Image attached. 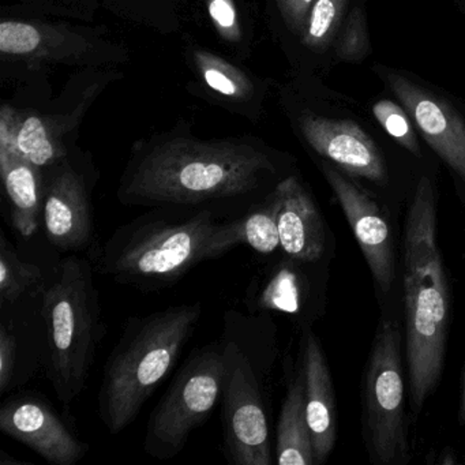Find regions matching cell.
<instances>
[{
  "instance_id": "cell-5",
  "label": "cell",
  "mask_w": 465,
  "mask_h": 465,
  "mask_svg": "<svg viewBox=\"0 0 465 465\" xmlns=\"http://www.w3.org/2000/svg\"><path fill=\"white\" fill-rule=\"evenodd\" d=\"M45 369L59 402L69 408L85 391L97 348L105 334L94 265L67 255L42 298Z\"/></svg>"
},
{
  "instance_id": "cell-21",
  "label": "cell",
  "mask_w": 465,
  "mask_h": 465,
  "mask_svg": "<svg viewBox=\"0 0 465 465\" xmlns=\"http://www.w3.org/2000/svg\"><path fill=\"white\" fill-rule=\"evenodd\" d=\"M64 135L55 122L43 116H28L18 129L17 149L32 164L45 170L66 160L69 152Z\"/></svg>"
},
{
  "instance_id": "cell-3",
  "label": "cell",
  "mask_w": 465,
  "mask_h": 465,
  "mask_svg": "<svg viewBox=\"0 0 465 465\" xmlns=\"http://www.w3.org/2000/svg\"><path fill=\"white\" fill-rule=\"evenodd\" d=\"M203 315V304L182 303L127 321L105 361L97 413L108 432L134 423L149 397L175 367Z\"/></svg>"
},
{
  "instance_id": "cell-18",
  "label": "cell",
  "mask_w": 465,
  "mask_h": 465,
  "mask_svg": "<svg viewBox=\"0 0 465 465\" xmlns=\"http://www.w3.org/2000/svg\"><path fill=\"white\" fill-rule=\"evenodd\" d=\"M0 173L10 203L13 227L23 238H32L43 219L45 179L42 168L32 164L18 152L0 151Z\"/></svg>"
},
{
  "instance_id": "cell-6",
  "label": "cell",
  "mask_w": 465,
  "mask_h": 465,
  "mask_svg": "<svg viewBox=\"0 0 465 465\" xmlns=\"http://www.w3.org/2000/svg\"><path fill=\"white\" fill-rule=\"evenodd\" d=\"M268 312L228 310L220 337L224 353L222 391L223 437L228 461L271 465V431L266 408Z\"/></svg>"
},
{
  "instance_id": "cell-9",
  "label": "cell",
  "mask_w": 465,
  "mask_h": 465,
  "mask_svg": "<svg viewBox=\"0 0 465 465\" xmlns=\"http://www.w3.org/2000/svg\"><path fill=\"white\" fill-rule=\"evenodd\" d=\"M50 168L43 205L48 241L61 252H85L94 241L91 182L66 160Z\"/></svg>"
},
{
  "instance_id": "cell-17",
  "label": "cell",
  "mask_w": 465,
  "mask_h": 465,
  "mask_svg": "<svg viewBox=\"0 0 465 465\" xmlns=\"http://www.w3.org/2000/svg\"><path fill=\"white\" fill-rule=\"evenodd\" d=\"M89 50L88 42L69 32L43 24L4 21L0 24V53L23 61H67Z\"/></svg>"
},
{
  "instance_id": "cell-25",
  "label": "cell",
  "mask_w": 465,
  "mask_h": 465,
  "mask_svg": "<svg viewBox=\"0 0 465 465\" xmlns=\"http://www.w3.org/2000/svg\"><path fill=\"white\" fill-rule=\"evenodd\" d=\"M372 114L389 135L399 141L408 151L419 154L418 141L413 134L407 114L399 105L389 100H381L372 108Z\"/></svg>"
},
{
  "instance_id": "cell-14",
  "label": "cell",
  "mask_w": 465,
  "mask_h": 465,
  "mask_svg": "<svg viewBox=\"0 0 465 465\" xmlns=\"http://www.w3.org/2000/svg\"><path fill=\"white\" fill-rule=\"evenodd\" d=\"M277 201L280 249L301 262H315L326 246L325 224L317 205L296 176L282 179L273 189Z\"/></svg>"
},
{
  "instance_id": "cell-13",
  "label": "cell",
  "mask_w": 465,
  "mask_h": 465,
  "mask_svg": "<svg viewBox=\"0 0 465 465\" xmlns=\"http://www.w3.org/2000/svg\"><path fill=\"white\" fill-rule=\"evenodd\" d=\"M389 84L430 146L465 181L464 122L445 103L400 75H391Z\"/></svg>"
},
{
  "instance_id": "cell-26",
  "label": "cell",
  "mask_w": 465,
  "mask_h": 465,
  "mask_svg": "<svg viewBox=\"0 0 465 465\" xmlns=\"http://www.w3.org/2000/svg\"><path fill=\"white\" fill-rule=\"evenodd\" d=\"M339 15V0H315L312 12L307 18L306 31H304V43L310 47H318L322 45Z\"/></svg>"
},
{
  "instance_id": "cell-27",
  "label": "cell",
  "mask_w": 465,
  "mask_h": 465,
  "mask_svg": "<svg viewBox=\"0 0 465 465\" xmlns=\"http://www.w3.org/2000/svg\"><path fill=\"white\" fill-rule=\"evenodd\" d=\"M208 15L217 34L225 42L236 43L242 40L241 18L233 0H206Z\"/></svg>"
},
{
  "instance_id": "cell-19",
  "label": "cell",
  "mask_w": 465,
  "mask_h": 465,
  "mask_svg": "<svg viewBox=\"0 0 465 465\" xmlns=\"http://www.w3.org/2000/svg\"><path fill=\"white\" fill-rule=\"evenodd\" d=\"M299 262L290 258L261 276L255 274L244 298L247 312L299 314L306 298V282L298 271Z\"/></svg>"
},
{
  "instance_id": "cell-10",
  "label": "cell",
  "mask_w": 465,
  "mask_h": 465,
  "mask_svg": "<svg viewBox=\"0 0 465 465\" xmlns=\"http://www.w3.org/2000/svg\"><path fill=\"white\" fill-rule=\"evenodd\" d=\"M0 431L53 465L77 464L89 451L50 402L37 394L20 393L7 399L0 407Z\"/></svg>"
},
{
  "instance_id": "cell-7",
  "label": "cell",
  "mask_w": 465,
  "mask_h": 465,
  "mask_svg": "<svg viewBox=\"0 0 465 465\" xmlns=\"http://www.w3.org/2000/svg\"><path fill=\"white\" fill-rule=\"evenodd\" d=\"M222 341L190 353L151 413L143 451L156 460H171L186 448L190 435L203 426L222 401L224 380Z\"/></svg>"
},
{
  "instance_id": "cell-24",
  "label": "cell",
  "mask_w": 465,
  "mask_h": 465,
  "mask_svg": "<svg viewBox=\"0 0 465 465\" xmlns=\"http://www.w3.org/2000/svg\"><path fill=\"white\" fill-rule=\"evenodd\" d=\"M20 339L15 323L5 321L0 328V393L17 388L20 377Z\"/></svg>"
},
{
  "instance_id": "cell-23",
  "label": "cell",
  "mask_w": 465,
  "mask_h": 465,
  "mask_svg": "<svg viewBox=\"0 0 465 465\" xmlns=\"http://www.w3.org/2000/svg\"><path fill=\"white\" fill-rule=\"evenodd\" d=\"M194 62L205 85L220 96L233 102H246L252 96L254 86L250 78L220 56L198 50Z\"/></svg>"
},
{
  "instance_id": "cell-16",
  "label": "cell",
  "mask_w": 465,
  "mask_h": 465,
  "mask_svg": "<svg viewBox=\"0 0 465 465\" xmlns=\"http://www.w3.org/2000/svg\"><path fill=\"white\" fill-rule=\"evenodd\" d=\"M246 244L260 254L280 249L277 201L273 190L260 203L228 222H217L206 242L203 260H219L235 247Z\"/></svg>"
},
{
  "instance_id": "cell-22",
  "label": "cell",
  "mask_w": 465,
  "mask_h": 465,
  "mask_svg": "<svg viewBox=\"0 0 465 465\" xmlns=\"http://www.w3.org/2000/svg\"><path fill=\"white\" fill-rule=\"evenodd\" d=\"M45 276L35 263L21 260L5 233L0 235V302L15 306L26 296H35L43 288Z\"/></svg>"
},
{
  "instance_id": "cell-28",
  "label": "cell",
  "mask_w": 465,
  "mask_h": 465,
  "mask_svg": "<svg viewBox=\"0 0 465 465\" xmlns=\"http://www.w3.org/2000/svg\"><path fill=\"white\" fill-rule=\"evenodd\" d=\"M314 2L315 0H277V5L290 28L299 32L306 26Z\"/></svg>"
},
{
  "instance_id": "cell-15",
  "label": "cell",
  "mask_w": 465,
  "mask_h": 465,
  "mask_svg": "<svg viewBox=\"0 0 465 465\" xmlns=\"http://www.w3.org/2000/svg\"><path fill=\"white\" fill-rule=\"evenodd\" d=\"M306 415L312 432L315 464H322L336 440L334 393L331 374L320 341L307 334L303 358Z\"/></svg>"
},
{
  "instance_id": "cell-8",
  "label": "cell",
  "mask_w": 465,
  "mask_h": 465,
  "mask_svg": "<svg viewBox=\"0 0 465 465\" xmlns=\"http://www.w3.org/2000/svg\"><path fill=\"white\" fill-rule=\"evenodd\" d=\"M366 418L375 456L382 464L407 454L401 334L396 323L382 322L375 336L366 377Z\"/></svg>"
},
{
  "instance_id": "cell-12",
  "label": "cell",
  "mask_w": 465,
  "mask_h": 465,
  "mask_svg": "<svg viewBox=\"0 0 465 465\" xmlns=\"http://www.w3.org/2000/svg\"><path fill=\"white\" fill-rule=\"evenodd\" d=\"M302 134L310 146L325 159L352 175L382 182L385 164L371 138L355 124L317 115L302 116Z\"/></svg>"
},
{
  "instance_id": "cell-1",
  "label": "cell",
  "mask_w": 465,
  "mask_h": 465,
  "mask_svg": "<svg viewBox=\"0 0 465 465\" xmlns=\"http://www.w3.org/2000/svg\"><path fill=\"white\" fill-rule=\"evenodd\" d=\"M274 173L268 152L247 141L170 138L135 154L116 197L126 206L212 209L257 197Z\"/></svg>"
},
{
  "instance_id": "cell-29",
  "label": "cell",
  "mask_w": 465,
  "mask_h": 465,
  "mask_svg": "<svg viewBox=\"0 0 465 465\" xmlns=\"http://www.w3.org/2000/svg\"><path fill=\"white\" fill-rule=\"evenodd\" d=\"M460 421L465 424V378H464V389H462L461 404H460Z\"/></svg>"
},
{
  "instance_id": "cell-2",
  "label": "cell",
  "mask_w": 465,
  "mask_h": 465,
  "mask_svg": "<svg viewBox=\"0 0 465 465\" xmlns=\"http://www.w3.org/2000/svg\"><path fill=\"white\" fill-rule=\"evenodd\" d=\"M407 359L411 393L418 411L442 371L449 296L437 244L434 192L419 182L408 212L404 260Z\"/></svg>"
},
{
  "instance_id": "cell-4",
  "label": "cell",
  "mask_w": 465,
  "mask_h": 465,
  "mask_svg": "<svg viewBox=\"0 0 465 465\" xmlns=\"http://www.w3.org/2000/svg\"><path fill=\"white\" fill-rule=\"evenodd\" d=\"M216 223L213 209H153L116 228L97 249L94 269L140 290L170 287L205 261Z\"/></svg>"
},
{
  "instance_id": "cell-11",
  "label": "cell",
  "mask_w": 465,
  "mask_h": 465,
  "mask_svg": "<svg viewBox=\"0 0 465 465\" xmlns=\"http://www.w3.org/2000/svg\"><path fill=\"white\" fill-rule=\"evenodd\" d=\"M323 173L344 211L375 282L383 292H388L393 284L394 258L391 228L380 206L333 168L323 167Z\"/></svg>"
},
{
  "instance_id": "cell-20",
  "label": "cell",
  "mask_w": 465,
  "mask_h": 465,
  "mask_svg": "<svg viewBox=\"0 0 465 465\" xmlns=\"http://www.w3.org/2000/svg\"><path fill=\"white\" fill-rule=\"evenodd\" d=\"M276 461L280 465H314L312 432L306 415L303 369L288 386L276 435Z\"/></svg>"
}]
</instances>
